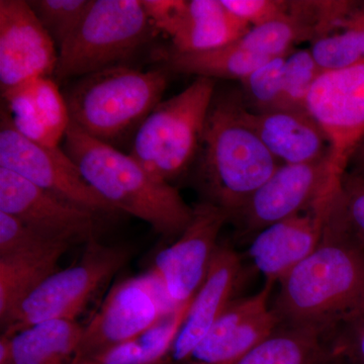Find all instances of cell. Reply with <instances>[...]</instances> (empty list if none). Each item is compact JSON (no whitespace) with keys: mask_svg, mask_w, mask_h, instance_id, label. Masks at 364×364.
<instances>
[{"mask_svg":"<svg viewBox=\"0 0 364 364\" xmlns=\"http://www.w3.org/2000/svg\"><path fill=\"white\" fill-rule=\"evenodd\" d=\"M337 193L318 247L280 280L272 306L279 325L310 330L327 341L344 323L364 313V247L340 218Z\"/></svg>","mask_w":364,"mask_h":364,"instance_id":"cell-1","label":"cell"},{"mask_svg":"<svg viewBox=\"0 0 364 364\" xmlns=\"http://www.w3.org/2000/svg\"><path fill=\"white\" fill-rule=\"evenodd\" d=\"M241 90H215L196 158L205 202L233 221L280 163L247 119Z\"/></svg>","mask_w":364,"mask_h":364,"instance_id":"cell-2","label":"cell"},{"mask_svg":"<svg viewBox=\"0 0 364 364\" xmlns=\"http://www.w3.org/2000/svg\"><path fill=\"white\" fill-rule=\"evenodd\" d=\"M63 150L86 182L117 212L147 223L166 238H178L193 219V207L171 183L148 171L135 158L93 138L71 123Z\"/></svg>","mask_w":364,"mask_h":364,"instance_id":"cell-3","label":"cell"},{"mask_svg":"<svg viewBox=\"0 0 364 364\" xmlns=\"http://www.w3.org/2000/svg\"><path fill=\"white\" fill-rule=\"evenodd\" d=\"M168 85L167 69L139 70L111 67L82 76L65 97L71 123L109 145L136 132L162 102Z\"/></svg>","mask_w":364,"mask_h":364,"instance_id":"cell-4","label":"cell"},{"mask_svg":"<svg viewBox=\"0 0 364 364\" xmlns=\"http://www.w3.org/2000/svg\"><path fill=\"white\" fill-rule=\"evenodd\" d=\"M215 92V80L196 77L178 95L162 100L134 135L129 154L148 171L169 182L196 161Z\"/></svg>","mask_w":364,"mask_h":364,"instance_id":"cell-5","label":"cell"},{"mask_svg":"<svg viewBox=\"0 0 364 364\" xmlns=\"http://www.w3.org/2000/svg\"><path fill=\"white\" fill-rule=\"evenodd\" d=\"M142 0H93L85 18L59 48L60 80L126 65L153 37Z\"/></svg>","mask_w":364,"mask_h":364,"instance_id":"cell-6","label":"cell"},{"mask_svg":"<svg viewBox=\"0 0 364 364\" xmlns=\"http://www.w3.org/2000/svg\"><path fill=\"white\" fill-rule=\"evenodd\" d=\"M133 248L107 245L93 239L76 264L56 270L14 309L2 334L11 336L51 320H73L131 259Z\"/></svg>","mask_w":364,"mask_h":364,"instance_id":"cell-7","label":"cell"},{"mask_svg":"<svg viewBox=\"0 0 364 364\" xmlns=\"http://www.w3.org/2000/svg\"><path fill=\"white\" fill-rule=\"evenodd\" d=\"M345 171L331 157L304 164H280L232 222L241 235L253 238L265 228L306 212L334 195Z\"/></svg>","mask_w":364,"mask_h":364,"instance_id":"cell-8","label":"cell"},{"mask_svg":"<svg viewBox=\"0 0 364 364\" xmlns=\"http://www.w3.org/2000/svg\"><path fill=\"white\" fill-rule=\"evenodd\" d=\"M176 309L150 272L117 282L83 327L72 364L135 338Z\"/></svg>","mask_w":364,"mask_h":364,"instance_id":"cell-9","label":"cell"},{"mask_svg":"<svg viewBox=\"0 0 364 364\" xmlns=\"http://www.w3.org/2000/svg\"><path fill=\"white\" fill-rule=\"evenodd\" d=\"M0 167L95 214L117 212L86 182L63 148L28 140L14 128L6 109H1L0 116Z\"/></svg>","mask_w":364,"mask_h":364,"instance_id":"cell-10","label":"cell"},{"mask_svg":"<svg viewBox=\"0 0 364 364\" xmlns=\"http://www.w3.org/2000/svg\"><path fill=\"white\" fill-rule=\"evenodd\" d=\"M228 222L224 210L203 200L193 207V219L183 233L155 258L150 273L172 306L188 303L202 287Z\"/></svg>","mask_w":364,"mask_h":364,"instance_id":"cell-11","label":"cell"},{"mask_svg":"<svg viewBox=\"0 0 364 364\" xmlns=\"http://www.w3.org/2000/svg\"><path fill=\"white\" fill-rule=\"evenodd\" d=\"M0 212L50 240L74 244L97 239V214L38 188L0 167Z\"/></svg>","mask_w":364,"mask_h":364,"instance_id":"cell-12","label":"cell"},{"mask_svg":"<svg viewBox=\"0 0 364 364\" xmlns=\"http://www.w3.org/2000/svg\"><path fill=\"white\" fill-rule=\"evenodd\" d=\"M306 109L329 139L332 161L347 170L364 134V62L323 72L309 95Z\"/></svg>","mask_w":364,"mask_h":364,"instance_id":"cell-13","label":"cell"},{"mask_svg":"<svg viewBox=\"0 0 364 364\" xmlns=\"http://www.w3.org/2000/svg\"><path fill=\"white\" fill-rule=\"evenodd\" d=\"M56 43L25 0H0L1 92L56 71Z\"/></svg>","mask_w":364,"mask_h":364,"instance_id":"cell-14","label":"cell"},{"mask_svg":"<svg viewBox=\"0 0 364 364\" xmlns=\"http://www.w3.org/2000/svg\"><path fill=\"white\" fill-rule=\"evenodd\" d=\"M273 284L235 299L196 346L184 364H234L267 338L279 326L269 306Z\"/></svg>","mask_w":364,"mask_h":364,"instance_id":"cell-15","label":"cell"},{"mask_svg":"<svg viewBox=\"0 0 364 364\" xmlns=\"http://www.w3.org/2000/svg\"><path fill=\"white\" fill-rule=\"evenodd\" d=\"M336 193L315 208L275 223L253 237L249 257L267 284H279L318 247Z\"/></svg>","mask_w":364,"mask_h":364,"instance_id":"cell-16","label":"cell"},{"mask_svg":"<svg viewBox=\"0 0 364 364\" xmlns=\"http://www.w3.org/2000/svg\"><path fill=\"white\" fill-rule=\"evenodd\" d=\"M240 256L220 244L202 287L193 296L188 315L165 364H184L233 299L240 280Z\"/></svg>","mask_w":364,"mask_h":364,"instance_id":"cell-17","label":"cell"},{"mask_svg":"<svg viewBox=\"0 0 364 364\" xmlns=\"http://www.w3.org/2000/svg\"><path fill=\"white\" fill-rule=\"evenodd\" d=\"M1 93L11 123L21 135L41 145L59 147L71 119L54 79H31Z\"/></svg>","mask_w":364,"mask_h":364,"instance_id":"cell-18","label":"cell"},{"mask_svg":"<svg viewBox=\"0 0 364 364\" xmlns=\"http://www.w3.org/2000/svg\"><path fill=\"white\" fill-rule=\"evenodd\" d=\"M247 119L280 164H304L331 157L329 139L305 109L286 107L262 114L248 111Z\"/></svg>","mask_w":364,"mask_h":364,"instance_id":"cell-19","label":"cell"},{"mask_svg":"<svg viewBox=\"0 0 364 364\" xmlns=\"http://www.w3.org/2000/svg\"><path fill=\"white\" fill-rule=\"evenodd\" d=\"M251 26L233 16L221 0L184 1L169 33L172 52L196 53L219 49L240 40Z\"/></svg>","mask_w":364,"mask_h":364,"instance_id":"cell-20","label":"cell"},{"mask_svg":"<svg viewBox=\"0 0 364 364\" xmlns=\"http://www.w3.org/2000/svg\"><path fill=\"white\" fill-rule=\"evenodd\" d=\"M71 246L52 243L23 252L0 256V322L6 323L18 304L56 272Z\"/></svg>","mask_w":364,"mask_h":364,"instance_id":"cell-21","label":"cell"},{"mask_svg":"<svg viewBox=\"0 0 364 364\" xmlns=\"http://www.w3.org/2000/svg\"><path fill=\"white\" fill-rule=\"evenodd\" d=\"M83 327L77 321L51 320L25 328L9 337V364H72Z\"/></svg>","mask_w":364,"mask_h":364,"instance_id":"cell-22","label":"cell"},{"mask_svg":"<svg viewBox=\"0 0 364 364\" xmlns=\"http://www.w3.org/2000/svg\"><path fill=\"white\" fill-rule=\"evenodd\" d=\"M310 50L322 71L364 62V1H338L325 33Z\"/></svg>","mask_w":364,"mask_h":364,"instance_id":"cell-23","label":"cell"},{"mask_svg":"<svg viewBox=\"0 0 364 364\" xmlns=\"http://www.w3.org/2000/svg\"><path fill=\"white\" fill-rule=\"evenodd\" d=\"M191 301L172 311L135 338L73 364H165Z\"/></svg>","mask_w":364,"mask_h":364,"instance_id":"cell-24","label":"cell"},{"mask_svg":"<svg viewBox=\"0 0 364 364\" xmlns=\"http://www.w3.org/2000/svg\"><path fill=\"white\" fill-rule=\"evenodd\" d=\"M332 356L331 346L318 333L279 325L234 364H326Z\"/></svg>","mask_w":364,"mask_h":364,"instance_id":"cell-25","label":"cell"},{"mask_svg":"<svg viewBox=\"0 0 364 364\" xmlns=\"http://www.w3.org/2000/svg\"><path fill=\"white\" fill-rule=\"evenodd\" d=\"M270 59L272 58L253 54L235 42L210 51H170L165 58V69L214 80L227 79L241 81Z\"/></svg>","mask_w":364,"mask_h":364,"instance_id":"cell-26","label":"cell"},{"mask_svg":"<svg viewBox=\"0 0 364 364\" xmlns=\"http://www.w3.org/2000/svg\"><path fill=\"white\" fill-rule=\"evenodd\" d=\"M287 56L268 60L240 81L242 98L249 112L262 114L284 109V67Z\"/></svg>","mask_w":364,"mask_h":364,"instance_id":"cell-27","label":"cell"},{"mask_svg":"<svg viewBox=\"0 0 364 364\" xmlns=\"http://www.w3.org/2000/svg\"><path fill=\"white\" fill-rule=\"evenodd\" d=\"M92 1L93 0H31L28 2L45 30L60 48L76 30Z\"/></svg>","mask_w":364,"mask_h":364,"instance_id":"cell-28","label":"cell"},{"mask_svg":"<svg viewBox=\"0 0 364 364\" xmlns=\"http://www.w3.org/2000/svg\"><path fill=\"white\" fill-rule=\"evenodd\" d=\"M322 73L310 49L289 53L284 67V109H306L309 95Z\"/></svg>","mask_w":364,"mask_h":364,"instance_id":"cell-29","label":"cell"},{"mask_svg":"<svg viewBox=\"0 0 364 364\" xmlns=\"http://www.w3.org/2000/svg\"><path fill=\"white\" fill-rule=\"evenodd\" d=\"M336 208L344 226L364 247V172H344L336 196Z\"/></svg>","mask_w":364,"mask_h":364,"instance_id":"cell-30","label":"cell"},{"mask_svg":"<svg viewBox=\"0 0 364 364\" xmlns=\"http://www.w3.org/2000/svg\"><path fill=\"white\" fill-rule=\"evenodd\" d=\"M52 243L59 242L46 238L16 218L0 212V256L23 252Z\"/></svg>","mask_w":364,"mask_h":364,"instance_id":"cell-31","label":"cell"},{"mask_svg":"<svg viewBox=\"0 0 364 364\" xmlns=\"http://www.w3.org/2000/svg\"><path fill=\"white\" fill-rule=\"evenodd\" d=\"M233 16L248 23L251 28L264 25L286 16L291 9V1L282 0H221Z\"/></svg>","mask_w":364,"mask_h":364,"instance_id":"cell-32","label":"cell"},{"mask_svg":"<svg viewBox=\"0 0 364 364\" xmlns=\"http://www.w3.org/2000/svg\"><path fill=\"white\" fill-rule=\"evenodd\" d=\"M328 342L333 353L352 364H364V313L344 323Z\"/></svg>","mask_w":364,"mask_h":364,"instance_id":"cell-33","label":"cell"},{"mask_svg":"<svg viewBox=\"0 0 364 364\" xmlns=\"http://www.w3.org/2000/svg\"><path fill=\"white\" fill-rule=\"evenodd\" d=\"M142 4L154 28L168 36L181 14L184 1L142 0Z\"/></svg>","mask_w":364,"mask_h":364,"instance_id":"cell-34","label":"cell"},{"mask_svg":"<svg viewBox=\"0 0 364 364\" xmlns=\"http://www.w3.org/2000/svg\"><path fill=\"white\" fill-rule=\"evenodd\" d=\"M349 166L364 172V134L352 153Z\"/></svg>","mask_w":364,"mask_h":364,"instance_id":"cell-35","label":"cell"},{"mask_svg":"<svg viewBox=\"0 0 364 364\" xmlns=\"http://www.w3.org/2000/svg\"><path fill=\"white\" fill-rule=\"evenodd\" d=\"M326 364H352L349 363L348 360H346V359L341 358V356L335 355L334 353H333L332 358L330 359L329 361H328Z\"/></svg>","mask_w":364,"mask_h":364,"instance_id":"cell-36","label":"cell"}]
</instances>
